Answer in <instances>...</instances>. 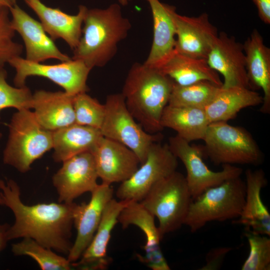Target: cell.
Listing matches in <instances>:
<instances>
[{"mask_svg": "<svg viewBox=\"0 0 270 270\" xmlns=\"http://www.w3.org/2000/svg\"><path fill=\"white\" fill-rule=\"evenodd\" d=\"M0 190L4 205L12 211L15 218L7 232L8 240L30 238L46 248L68 255L72 246L70 238L76 203L26 205L20 199L18 184L11 179H0Z\"/></svg>", "mask_w": 270, "mask_h": 270, "instance_id": "6da1fadb", "label": "cell"}, {"mask_svg": "<svg viewBox=\"0 0 270 270\" xmlns=\"http://www.w3.org/2000/svg\"><path fill=\"white\" fill-rule=\"evenodd\" d=\"M174 84L156 68L138 62L131 66L122 94L128 110L146 132L156 134L164 129L161 118Z\"/></svg>", "mask_w": 270, "mask_h": 270, "instance_id": "7a4b0ae2", "label": "cell"}, {"mask_svg": "<svg viewBox=\"0 0 270 270\" xmlns=\"http://www.w3.org/2000/svg\"><path fill=\"white\" fill-rule=\"evenodd\" d=\"M83 23L82 36L72 58L83 61L91 69L104 66L114 57L118 44L132 27L118 4L104 9H88Z\"/></svg>", "mask_w": 270, "mask_h": 270, "instance_id": "3957f363", "label": "cell"}, {"mask_svg": "<svg viewBox=\"0 0 270 270\" xmlns=\"http://www.w3.org/2000/svg\"><path fill=\"white\" fill-rule=\"evenodd\" d=\"M8 128L3 161L20 172L30 170L36 160L52 148L53 132L43 128L29 109L14 114Z\"/></svg>", "mask_w": 270, "mask_h": 270, "instance_id": "277c9868", "label": "cell"}, {"mask_svg": "<svg viewBox=\"0 0 270 270\" xmlns=\"http://www.w3.org/2000/svg\"><path fill=\"white\" fill-rule=\"evenodd\" d=\"M192 200L186 177L176 170L155 184L139 202L158 218L162 239L184 224Z\"/></svg>", "mask_w": 270, "mask_h": 270, "instance_id": "5b68a950", "label": "cell"}, {"mask_svg": "<svg viewBox=\"0 0 270 270\" xmlns=\"http://www.w3.org/2000/svg\"><path fill=\"white\" fill-rule=\"evenodd\" d=\"M245 198L246 183L240 176L228 179L192 201L184 224L194 232L210 222L238 218Z\"/></svg>", "mask_w": 270, "mask_h": 270, "instance_id": "8992f818", "label": "cell"}, {"mask_svg": "<svg viewBox=\"0 0 270 270\" xmlns=\"http://www.w3.org/2000/svg\"><path fill=\"white\" fill-rule=\"evenodd\" d=\"M204 155L215 164H260L263 154L246 128L228 122H210L202 140Z\"/></svg>", "mask_w": 270, "mask_h": 270, "instance_id": "52a82bcc", "label": "cell"}, {"mask_svg": "<svg viewBox=\"0 0 270 270\" xmlns=\"http://www.w3.org/2000/svg\"><path fill=\"white\" fill-rule=\"evenodd\" d=\"M104 106L105 116L100 128L102 136L127 146L142 164L150 146L160 142L162 134L148 133L136 122L128 110L122 93L108 95Z\"/></svg>", "mask_w": 270, "mask_h": 270, "instance_id": "ba28073f", "label": "cell"}, {"mask_svg": "<svg viewBox=\"0 0 270 270\" xmlns=\"http://www.w3.org/2000/svg\"><path fill=\"white\" fill-rule=\"evenodd\" d=\"M168 144L171 152L185 166L186 180L193 200L207 189L240 176L242 172L240 168L228 164L222 165L220 171L210 170L203 160V146L192 145L178 135L170 138Z\"/></svg>", "mask_w": 270, "mask_h": 270, "instance_id": "9c48e42d", "label": "cell"}, {"mask_svg": "<svg viewBox=\"0 0 270 270\" xmlns=\"http://www.w3.org/2000/svg\"><path fill=\"white\" fill-rule=\"evenodd\" d=\"M8 63L16 71L14 82L16 87L25 86L26 79L30 76H40L50 80L70 95L88 90L86 81L92 69L81 60L72 58L56 64H44L18 56Z\"/></svg>", "mask_w": 270, "mask_h": 270, "instance_id": "30bf717a", "label": "cell"}, {"mask_svg": "<svg viewBox=\"0 0 270 270\" xmlns=\"http://www.w3.org/2000/svg\"><path fill=\"white\" fill-rule=\"evenodd\" d=\"M178 164V158L168 144L154 143L146 160L128 180L121 182L116 197L120 200L141 201L155 184L175 172Z\"/></svg>", "mask_w": 270, "mask_h": 270, "instance_id": "8fae6325", "label": "cell"}, {"mask_svg": "<svg viewBox=\"0 0 270 270\" xmlns=\"http://www.w3.org/2000/svg\"><path fill=\"white\" fill-rule=\"evenodd\" d=\"M62 162L52 179L58 202H72L84 193H91L96 188L98 177L90 152L78 154Z\"/></svg>", "mask_w": 270, "mask_h": 270, "instance_id": "7c38bea8", "label": "cell"}, {"mask_svg": "<svg viewBox=\"0 0 270 270\" xmlns=\"http://www.w3.org/2000/svg\"><path fill=\"white\" fill-rule=\"evenodd\" d=\"M209 66L224 78L222 87L252 89L246 70L243 44L224 32L218 34L206 58Z\"/></svg>", "mask_w": 270, "mask_h": 270, "instance_id": "4fadbf2b", "label": "cell"}, {"mask_svg": "<svg viewBox=\"0 0 270 270\" xmlns=\"http://www.w3.org/2000/svg\"><path fill=\"white\" fill-rule=\"evenodd\" d=\"M90 194L88 202L76 204L75 206L73 223L77 234L67 258L71 263L80 258L92 241L104 208L112 198L114 189L110 185L102 183Z\"/></svg>", "mask_w": 270, "mask_h": 270, "instance_id": "5bb4252c", "label": "cell"}, {"mask_svg": "<svg viewBox=\"0 0 270 270\" xmlns=\"http://www.w3.org/2000/svg\"><path fill=\"white\" fill-rule=\"evenodd\" d=\"M102 183L110 185L128 180L140 164L131 150L116 140L102 136L90 152Z\"/></svg>", "mask_w": 270, "mask_h": 270, "instance_id": "9a60e30c", "label": "cell"}, {"mask_svg": "<svg viewBox=\"0 0 270 270\" xmlns=\"http://www.w3.org/2000/svg\"><path fill=\"white\" fill-rule=\"evenodd\" d=\"M12 14V28L22 36L26 48L28 60L40 63L48 59H56L61 62L72 60L62 52L54 40L38 22L15 4L9 8Z\"/></svg>", "mask_w": 270, "mask_h": 270, "instance_id": "2e32d148", "label": "cell"}, {"mask_svg": "<svg viewBox=\"0 0 270 270\" xmlns=\"http://www.w3.org/2000/svg\"><path fill=\"white\" fill-rule=\"evenodd\" d=\"M174 20L176 36L175 50L186 56L206 60L218 35L208 14L188 16L176 12Z\"/></svg>", "mask_w": 270, "mask_h": 270, "instance_id": "e0dca14e", "label": "cell"}, {"mask_svg": "<svg viewBox=\"0 0 270 270\" xmlns=\"http://www.w3.org/2000/svg\"><path fill=\"white\" fill-rule=\"evenodd\" d=\"M130 200L111 199L106 205L99 225L90 244L80 258L72 262L74 268L82 270H102L111 262L107 248L111 232L118 222V216Z\"/></svg>", "mask_w": 270, "mask_h": 270, "instance_id": "ac0fdd59", "label": "cell"}, {"mask_svg": "<svg viewBox=\"0 0 270 270\" xmlns=\"http://www.w3.org/2000/svg\"><path fill=\"white\" fill-rule=\"evenodd\" d=\"M39 18L44 31L54 40H64L72 50L79 43L82 25L88 8L80 6L76 15L65 13L59 8L48 7L40 0H24Z\"/></svg>", "mask_w": 270, "mask_h": 270, "instance_id": "d6986e66", "label": "cell"}, {"mask_svg": "<svg viewBox=\"0 0 270 270\" xmlns=\"http://www.w3.org/2000/svg\"><path fill=\"white\" fill-rule=\"evenodd\" d=\"M150 5L153 21V40L149 54L144 64L158 68L175 50L176 30L174 6L159 0H146Z\"/></svg>", "mask_w": 270, "mask_h": 270, "instance_id": "ffe728a7", "label": "cell"}, {"mask_svg": "<svg viewBox=\"0 0 270 270\" xmlns=\"http://www.w3.org/2000/svg\"><path fill=\"white\" fill-rule=\"evenodd\" d=\"M245 176V202L235 223L243 225L246 231L270 236V214L260 196L267 184L264 172L262 169H248Z\"/></svg>", "mask_w": 270, "mask_h": 270, "instance_id": "44dd1931", "label": "cell"}, {"mask_svg": "<svg viewBox=\"0 0 270 270\" xmlns=\"http://www.w3.org/2000/svg\"><path fill=\"white\" fill-rule=\"evenodd\" d=\"M243 48L246 56L247 76L252 90L263 92L260 112H270V48L256 29L245 40Z\"/></svg>", "mask_w": 270, "mask_h": 270, "instance_id": "7402d4cb", "label": "cell"}, {"mask_svg": "<svg viewBox=\"0 0 270 270\" xmlns=\"http://www.w3.org/2000/svg\"><path fill=\"white\" fill-rule=\"evenodd\" d=\"M74 96L65 92L36 91L32 95V106L38 122L52 132L76 124Z\"/></svg>", "mask_w": 270, "mask_h": 270, "instance_id": "603a6c76", "label": "cell"}, {"mask_svg": "<svg viewBox=\"0 0 270 270\" xmlns=\"http://www.w3.org/2000/svg\"><path fill=\"white\" fill-rule=\"evenodd\" d=\"M158 69L178 85L186 86L204 80L220 86L222 84L218 73L209 66L206 59L186 56L175 50Z\"/></svg>", "mask_w": 270, "mask_h": 270, "instance_id": "cb8c5ba5", "label": "cell"}, {"mask_svg": "<svg viewBox=\"0 0 270 270\" xmlns=\"http://www.w3.org/2000/svg\"><path fill=\"white\" fill-rule=\"evenodd\" d=\"M262 96L247 88L220 86L212 102L204 108L210 123L228 122L242 109L262 104Z\"/></svg>", "mask_w": 270, "mask_h": 270, "instance_id": "d4e9b609", "label": "cell"}, {"mask_svg": "<svg viewBox=\"0 0 270 270\" xmlns=\"http://www.w3.org/2000/svg\"><path fill=\"white\" fill-rule=\"evenodd\" d=\"M102 136L100 130L76 124L53 132V158L63 162L78 154L91 152Z\"/></svg>", "mask_w": 270, "mask_h": 270, "instance_id": "484cf974", "label": "cell"}, {"mask_svg": "<svg viewBox=\"0 0 270 270\" xmlns=\"http://www.w3.org/2000/svg\"><path fill=\"white\" fill-rule=\"evenodd\" d=\"M160 124L176 132L188 142L203 140L210 120L204 109L167 105L162 114Z\"/></svg>", "mask_w": 270, "mask_h": 270, "instance_id": "4316f807", "label": "cell"}, {"mask_svg": "<svg viewBox=\"0 0 270 270\" xmlns=\"http://www.w3.org/2000/svg\"><path fill=\"white\" fill-rule=\"evenodd\" d=\"M154 218L140 202L130 200L120 214L118 222L122 228L130 225L138 227L146 237L144 250L145 253H150L161 250L162 238L155 224Z\"/></svg>", "mask_w": 270, "mask_h": 270, "instance_id": "83f0119b", "label": "cell"}, {"mask_svg": "<svg viewBox=\"0 0 270 270\" xmlns=\"http://www.w3.org/2000/svg\"><path fill=\"white\" fill-rule=\"evenodd\" d=\"M220 88L207 80L186 86L174 82L168 105L204 109L214 100Z\"/></svg>", "mask_w": 270, "mask_h": 270, "instance_id": "f1b7e54d", "label": "cell"}, {"mask_svg": "<svg viewBox=\"0 0 270 270\" xmlns=\"http://www.w3.org/2000/svg\"><path fill=\"white\" fill-rule=\"evenodd\" d=\"M12 251L16 256L31 257L42 270H70L74 268L67 258L30 238H23L21 242L13 244Z\"/></svg>", "mask_w": 270, "mask_h": 270, "instance_id": "f546056e", "label": "cell"}, {"mask_svg": "<svg viewBox=\"0 0 270 270\" xmlns=\"http://www.w3.org/2000/svg\"><path fill=\"white\" fill-rule=\"evenodd\" d=\"M74 108L76 124L100 130L105 116L104 104L82 92L74 96Z\"/></svg>", "mask_w": 270, "mask_h": 270, "instance_id": "4dcf8cb0", "label": "cell"}, {"mask_svg": "<svg viewBox=\"0 0 270 270\" xmlns=\"http://www.w3.org/2000/svg\"><path fill=\"white\" fill-rule=\"evenodd\" d=\"M249 254L242 266V270H270V239L268 236L246 231Z\"/></svg>", "mask_w": 270, "mask_h": 270, "instance_id": "1f68e13d", "label": "cell"}, {"mask_svg": "<svg viewBox=\"0 0 270 270\" xmlns=\"http://www.w3.org/2000/svg\"><path fill=\"white\" fill-rule=\"evenodd\" d=\"M7 72L0 67V112L6 108H14L18 110L32 108V94L26 86L14 87L6 82Z\"/></svg>", "mask_w": 270, "mask_h": 270, "instance_id": "d6a6232c", "label": "cell"}, {"mask_svg": "<svg viewBox=\"0 0 270 270\" xmlns=\"http://www.w3.org/2000/svg\"><path fill=\"white\" fill-rule=\"evenodd\" d=\"M8 8H0V67L12 58L20 56L22 46L14 40L15 31L10 20Z\"/></svg>", "mask_w": 270, "mask_h": 270, "instance_id": "836d02e7", "label": "cell"}, {"mask_svg": "<svg viewBox=\"0 0 270 270\" xmlns=\"http://www.w3.org/2000/svg\"><path fill=\"white\" fill-rule=\"evenodd\" d=\"M136 256L141 262L152 270H170L162 250L145 253L144 256L137 254Z\"/></svg>", "mask_w": 270, "mask_h": 270, "instance_id": "e575fe53", "label": "cell"}, {"mask_svg": "<svg viewBox=\"0 0 270 270\" xmlns=\"http://www.w3.org/2000/svg\"><path fill=\"white\" fill-rule=\"evenodd\" d=\"M232 250L231 248L220 247L212 249L206 256V264L200 270H216L220 268L226 254Z\"/></svg>", "mask_w": 270, "mask_h": 270, "instance_id": "d590c367", "label": "cell"}, {"mask_svg": "<svg viewBox=\"0 0 270 270\" xmlns=\"http://www.w3.org/2000/svg\"><path fill=\"white\" fill-rule=\"evenodd\" d=\"M256 6L260 18L265 24H270V0H252Z\"/></svg>", "mask_w": 270, "mask_h": 270, "instance_id": "8d00e7d4", "label": "cell"}, {"mask_svg": "<svg viewBox=\"0 0 270 270\" xmlns=\"http://www.w3.org/2000/svg\"><path fill=\"white\" fill-rule=\"evenodd\" d=\"M10 225L7 224H0V252L6 247L8 241L7 238V232Z\"/></svg>", "mask_w": 270, "mask_h": 270, "instance_id": "74e56055", "label": "cell"}, {"mask_svg": "<svg viewBox=\"0 0 270 270\" xmlns=\"http://www.w3.org/2000/svg\"><path fill=\"white\" fill-rule=\"evenodd\" d=\"M12 6L10 0H0V8H10Z\"/></svg>", "mask_w": 270, "mask_h": 270, "instance_id": "f35d334b", "label": "cell"}, {"mask_svg": "<svg viewBox=\"0 0 270 270\" xmlns=\"http://www.w3.org/2000/svg\"><path fill=\"white\" fill-rule=\"evenodd\" d=\"M132 0H118V2L120 6H126L128 4V3Z\"/></svg>", "mask_w": 270, "mask_h": 270, "instance_id": "ab89813d", "label": "cell"}, {"mask_svg": "<svg viewBox=\"0 0 270 270\" xmlns=\"http://www.w3.org/2000/svg\"><path fill=\"white\" fill-rule=\"evenodd\" d=\"M0 204L4 205V202H3V200H2L0 192Z\"/></svg>", "mask_w": 270, "mask_h": 270, "instance_id": "60d3db41", "label": "cell"}, {"mask_svg": "<svg viewBox=\"0 0 270 270\" xmlns=\"http://www.w3.org/2000/svg\"><path fill=\"white\" fill-rule=\"evenodd\" d=\"M12 5L16 4V0H10Z\"/></svg>", "mask_w": 270, "mask_h": 270, "instance_id": "b9f144b4", "label": "cell"}, {"mask_svg": "<svg viewBox=\"0 0 270 270\" xmlns=\"http://www.w3.org/2000/svg\"><path fill=\"white\" fill-rule=\"evenodd\" d=\"M2 136V134L0 132V138L1 136Z\"/></svg>", "mask_w": 270, "mask_h": 270, "instance_id": "7bdbcfd3", "label": "cell"}]
</instances>
